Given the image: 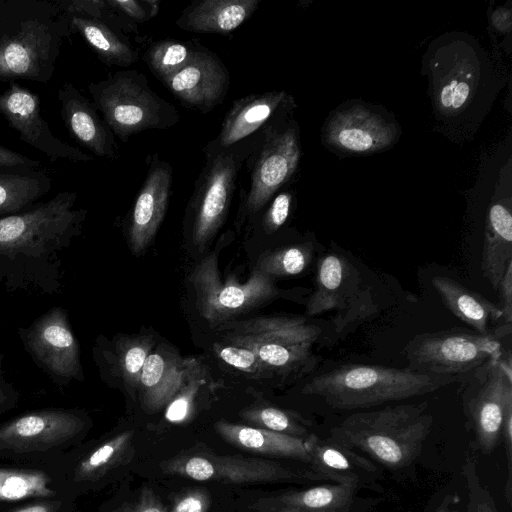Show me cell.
<instances>
[{
  "label": "cell",
  "instance_id": "34",
  "mask_svg": "<svg viewBox=\"0 0 512 512\" xmlns=\"http://www.w3.org/2000/svg\"><path fill=\"white\" fill-rule=\"evenodd\" d=\"M199 46L194 41L161 39L149 45L143 59L151 73L162 82L183 68L193 58Z\"/></svg>",
  "mask_w": 512,
  "mask_h": 512
},
{
  "label": "cell",
  "instance_id": "16",
  "mask_svg": "<svg viewBox=\"0 0 512 512\" xmlns=\"http://www.w3.org/2000/svg\"><path fill=\"white\" fill-rule=\"evenodd\" d=\"M294 108V98L284 90H270L240 97L232 102L219 133L204 149L228 148L271 125L292 118Z\"/></svg>",
  "mask_w": 512,
  "mask_h": 512
},
{
  "label": "cell",
  "instance_id": "40",
  "mask_svg": "<svg viewBox=\"0 0 512 512\" xmlns=\"http://www.w3.org/2000/svg\"><path fill=\"white\" fill-rule=\"evenodd\" d=\"M284 188L279 190L264 208L261 228L266 235H271L278 231L290 215L294 195L292 191Z\"/></svg>",
  "mask_w": 512,
  "mask_h": 512
},
{
  "label": "cell",
  "instance_id": "9",
  "mask_svg": "<svg viewBox=\"0 0 512 512\" xmlns=\"http://www.w3.org/2000/svg\"><path fill=\"white\" fill-rule=\"evenodd\" d=\"M511 333V324L482 334L451 328L414 336L403 353L409 368L424 373L457 377L502 356L500 339Z\"/></svg>",
  "mask_w": 512,
  "mask_h": 512
},
{
  "label": "cell",
  "instance_id": "14",
  "mask_svg": "<svg viewBox=\"0 0 512 512\" xmlns=\"http://www.w3.org/2000/svg\"><path fill=\"white\" fill-rule=\"evenodd\" d=\"M21 335L26 349L55 380L63 384L82 378L79 345L62 308L51 309Z\"/></svg>",
  "mask_w": 512,
  "mask_h": 512
},
{
  "label": "cell",
  "instance_id": "38",
  "mask_svg": "<svg viewBox=\"0 0 512 512\" xmlns=\"http://www.w3.org/2000/svg\"><path fill=\"white\" fill-rule=\"evenodd\" d=\"M204 382V372L197 363L183 385L167 404L165 419L171 423H184L191 417L195 400Z\"/></svg>",
  "mask_w": 512,
  "mask_h": 512
},
{
  "label": "cell",
  "instance_id": "42",
  "mask_svg": "<svg viewBox=\"0 0 512 512\" xmlns=\"http://www.w3.org/2000/svg\"><path fill=\"white\" fill-rule=\"evenodd\" d=\"M76 499H44L24 503L0 512H76Z\"/></svg>",
  "mask_w": 512,
  "mask_h": 512
},
{
  "label": "cell",
  "instance_id": "49",
  "mask_svg": "<svg viewBox=\"0 0 512 512\" xmlns=\"http://www.w3.org/2000/svg\"><path fill=\"white\" fill-rule=\"evenodd\" d=\"M456 501L452 494H447L437 504L434 512H460Z\"/></svg>",
  "mask_w": 512,
  "mask_h": 512
},
{
  "label": "cell",
  "instance_id": "33",
  "mask_svg": "<svg viewBox=\"0 0 512 512\" xmlns=\"http://www.w3.org/2000/svg\"><path fill=\"white\" fill-rule=\"evenodd\" d=\"M49 188L50 180L46 175L0 173V215L16 214Z\"/></svg>",
  "mask_w": 512,
  "mask_h": 512
},
{
  "label": "cell",
  "instance_id": "10",
  "mask_svg": "<svg viewBox=\"0 0 512 512\" xmlns=\"http://www.w3.org/2000/svg\"><path fill=\"white\" fill-rule=\"evenodd\" d=\"M297 122L290 118L267 127L258 145L245 162L249 173L247 189H240L239 217L257 216L274 195L290 182L300 156Z\"/></svg>",
  "mask_w": 512,
  "mask_h": 512
},
{
  "label": "cell",
  "instance_id": "30",
  "mask_svg": "<svg viewBox=\"0 0 512 512\" xmlns=\"http://www.w3.org/2000/svg\"><path fill=\"white\" fill-rule=\"evenodd\" d=\"M214 428L225 441L240 449L272 457L293 459L307 465L310 463L306 438L224 420L217 421Z\"/></svg>",
  "mask_w": 512,
  "mask_h": 512
},
{
  "label": "cell",
  "instance_id": "5",
  "mask_svg": "<svg viewBox=\"0 0 512 512\" xmlns=\"http://www.w3.org/2000/svg\"><path fill=\"white\" fill-rule=\"evenodd\" d=\"M227 343L251 349L269 374L305 373L315 365L312 345L321 328L299 315H265L219 325Z\"/></svg>",
  "mask_w": 512,
  "mask_h": 512
},
{
  "label": "cell",
  "instance_id": "17",
  "mask_svg": "<svg viewBox=\"0 0 512 512\" xmlns=\"http://www.w3.org/2000/svg\"><path fill=\"white\" fill-rule=\"evenodd\" d=\"M0 115L19 133V137L52 160L88 162L93 158L80 149L59 140L41 116L37 94L15 82L0 94Z\"/></svg>",
  "mask_w": 512,
  "mask_h": 512
},
{
  "label": "cell",
  "instance_id": "35",
  "mask_svg": "<svg viewBox=\"0 0 512 512\" xmlns=\"http://www.w3.org/2000/svg\"><path fill=\"white\" fill-rule=\"evenodd\" d=\"M154 340L151 336L125 337L115 347V366L126 386L136 391L143 366L152 352Z\"/></svg>",
  "mask_w": 512,
  "mask_h": 512
},
{
  "label": "cell",
  "instance_id": "23",
  "mask_svg": "<svg viewBox=\"0 0 512 512\" xmlns=\"http://www.w3.org/2000/svg\"><path fill=\"white\" fill-rule=\"evenodd\" d=\"M394 122L382 113L354 104L334 114L324 130L329 146L350 154L373 153L391 146L397 139Z\"/></svg>",
  "mask_w": 512,
  "mask_h": 512
},
{
  "label": "cell",
  "instance_id": "28",
  "mask_svg": "<svg viewBox=\"0 0 512 512\" xmlns=\"http://www.w3.org/2000/svg\"><path fill=\"white\" fill-rule=\"evenodd\" d=\"M262 0H195L179 15L177 28L228 36L252 17Z\"/></svg>",
  "mask_w": 512,
  "mask_h": 512
},
{
  "label": "cell",
  "instance_id": "31",
  "mask_svg": "<svg viewBox=\"0 0 512 512\" xmlns=\"http://www.w3.org/2000/svg\"><path fill=\"white\" fill-rule=\"evenodd\" d=\"M432 286L447 309L474 331L487 334L497 328L502 318L499 305L446 276L434 277Z\"/></svg>",
  "mask_w": 512,
  "mask_h": 512
},
{
  "label": "cell",
  "instance_id": "24",
  "mask_svg": "<svg viewBox=\"0 0 512 512\" xmlns=\"http://www.w3.org/2000/svg\"><path fill=\"white\" fill-rule=\"evenodd\" d=\"M73 498L57 460L0 464V511L27 502Z\"/></svg>",
  "mask_w": 512,
  "mask_h": 512
},
{
  "label": "cell",
  "instance_id": "27",
  "mask_svg": "<svg viewBox=\"0 0 512 512\" xmlns=\"http://www.w3.org/2000/svg\"><path fill=\"white\" fill-rule=\"evenodd\" d=\"M196 364L195 359L181 358L164 348L151 352L143 366L138 386L144 407L154 411L167 405Z\"/></svg>",
  "mask_w": 512,
  "mask_h": 512
},
{
  "label": "cell",
  "instance_id": "41",
  "mask_svg": "<svg viewBox=\"0 0 512 512\" xmlns=\"http://www.w3.org/2000/svg\"><path fill=\"white\" fill-rule=\"evenodd\" d=\"M117 13L125 16L137 26L144 24L159 13L160 0H106Z\"/></svg>",
  "mask_w": 512,
  "mask_h": 512
},
{
  "label": "cell",
  "instance_id": "6",
  "mask_svg": "<svg viewBox=\"0 0 512 512\" xmlns=\"http://www.w3.org/2000/svg\"><path fill=\"white\" fill-rule=\"evenodd\" d=\"M92 103L121 142L145 130L176 126L181 115L176 107L154 92L146 75L138 70H119L88 86Z\"/></svg>",
  "mask_w": 512,
  "mask_h": 512
},
{
  "label": "cell",
  "instance_id": "1",
  "mask_svg": "<svg viewBox=\"0 0 512 512\" xmlns=\"http://www.w3.org/2000/svg\"><path fill=\"white\" fill-rule=\"evenodd\" d=\"M433 109L448 128H472L488 112L498 87L487 55L470 36L449 33L425 54Z\"/></svg>",
  "mask_w": 512,
  "mask_h": 512
},
{
  "label": "cell",
  "instance_id": "7",
  "mask_svg": "<svg viewBox=\"0 0 512 512\" xmlns=\"http://www.w3.org/2000/svg\"><path fill=\"white\" fill-rule=\"evenodd\" d=\"M263 131L222 150L203 149L204 163L187 206L194 246H206L223 225L240 172L261 140Z\"/></svg>",
  "mask_w": 512,
  "mask_h": 512
},
{
  "label": "cell",
  "instance_id": "13",
  "mask_svg": "<svg viewBox=\"0 0 512 512\" xmlns=\"http://www.w3.org/2000/svg\"><path fill=\"white\" fill-rule=\"evenodd\" d=\"M161 468L163 473L184 476L196 481L233 484L325 482L310 468L295 469L271 460L213 453L178 456L163 462Z\"/></svg>",
  "mask_w": 512,
  "mask_h": 512
},
{
  "label": "cell",
  "instance_id": "44",
  "mask_svg": "<svg viewBox=\"0 0 512 512\" xmlns=\"http://www.w3.org/2000/svg\"><path fill=\"white\" fill-rule=\"evenodd\" d=\"M103 512H166V508L152 490L144 489L136 500Z\"/></svg>",
  "mask_w": 512,
  "mask_h": 512
},
{
  "label": "cell",
  "instance_id": "29",
  "mask_svg": "<svg viewBox=\"0 0 512 512\" xmlns=\"http://www.w3.org/2000/svg\"><path fill=\"white\" fill-rule=\"evenodd\" d=\"M512 262L511 200L494 201L488 210L481 256V271L495 293Z\"/></svg>",
  "mask_w": 512,
  "mask_h": 512
},
{
  "label": "cell",
  "instance_id": "43",
  "mask_svg": "<svg viewBox=\"0 0 512 512\" xmlns=\"http://www.w3.org/2000/svg\"><path fill=\"white\" fill-rule=\"evenodd\" d=\"M501 442L507 466V477L504 486V495L508 505L512 503V406L508 407L504 415L501 428Z\"/></svg>",
  "mask_w": 512,
  "mask_h": 512
},
{
  "label": "cell",
  "instance_id": "46",
  "mask_svg": "<svg viewBox=\"0 0 512 512\" xmlns=\"http://www.w3.org/2000/svg\"><path fill=\"white\" fill-rule=\"evenodd\" d=\"M501 300L500 308L502 310V318L507 324L512 323V262L502 277L499 285L498 293Z\"/></svg>",
  "mask_w": 512,
  "mask_h": 512
},
{
  "label": "cell",
  "instance_id": "15",
  "mask_svg": "<svg viewBox=\"0 0 512 512\" xmlns=\"http://www.w3.org/2000/svg\"><path fill=\"white\" fill-rule=\"evenodd\" d=\"M53 32L48 23L29 20L0 38V80L47 81L56 56Z\"/></svg>",
  "mask_w": 512,
  "mask_h": 512
},
{
  "label": "cell",
  "instance_id": "11",
  "mask_svg": "<svg viewBox=\"0 0 512 512\" xmlns=\"http://www.w3.org/2000/svg\"><path fill=\"white\" fill-rule=\"evenodd\" d=\"M464 415L483 454H491L501 442V428L512 406L511 356L490 360L461 378Z\"/></svg>",
  "mask_w": 512,
  "mask_h": 512
},
{
  "label": "cell",
  "instance_id": "26",
  "mask_svg": "<svg viewBox=\"0 0 512 512\" xmlns=\"http://www.w3.org/2000/svg\"><path fill=\"white\" fill-rule=\"evenodd\" d=\"M58 99L70 136L96 156L116 160L119 156L116 137L94 104L70 82L59 89Z\"/></svg>",
  "mask_w": 512,
  "mask_h": 512
},
{
  "label": "cell",
  "instance_id": "2",
  "mask_svg": "<svg viewBox=\"0 0 512 512\" xmlns=\"http://www.w3.org/2000/svg\"><path fill=\"white\" fill-rule=\"evenodd\" d=\"M432 425L427 402L400 404L350 414L330 429L328 437L403 481L414 478Z\"/></svg>",
  "mask_w": 512,
  "mask_h": 512
},
{
  "label": "cell",
  "instance_id": "12",
  "mask_svg": "<svg viewBox=\"0 0 512 512\" xmlns=\"http://www.w3.org/2000/svg\"><path fill=\"white\" fill-rule=\"evenodd\" d=\"M190 282L198 310L211 325L224 324L279 294L272 278L255 268L245 282L232 277L223 281L214 254L206 256L193 268Z\"/></svg>",
  "mask_w": 512,
  "mask_h": 512
},
{
  "label": "cell",
  "instance_id": "39",
  "mask_svg": "<svg viewBox=\"0 0 512 512\" xmlns=\"http://www.w3.org/2000/svg\"><path fill=\"white\" fill-rule=\"evenodd\" d=\"M213 351L227 365L239 371L258 377L269 374L260 358L249 348L217 342L213 345Z\"/></svg>",
  "mask_w": 512,
  "mask_h": 512
},
{
  "label": "cell",
  "instance_id": "45",
  "mask_svg": "<svg viewBox=\"0 0 512 512\" xmlns=\"http://www.w3.org/2000/svg\"><path fill=\"white\" fill-rule=\"evenodd\" d=\"M209 496L202 489L189 490L179 496L170 512H207Z\"/></svg>",
  "mask_w": 512,
  "mask_h": 512
},
{
  "label": "cell",
  "instance_id": "25",
  "mask_svg": "<svg viewBox=\"0 0 512 512\" xmlns=\"http://www.w3.org/2000/svg\"><path fill=\"white\" fill-rule=\"evenodd\" d=\"M358 269L340 253H325L317 261L315 289L306 305V316L338 311L346 320L361 296Z\"/></svg>",
  "mask_w": 512,
  "mask_h": 512
},
{
  "label": "cell",
  "instance_id": "37",
  "mask_svg": "<svg viewBox=\"0 0 512 512\" xmlns=\"http://www.w3.org/2000/svg\"><path fill=\"white\" fill-rule=\"evenodd\" d=\"M240 416L253 427L283 433L299 438H307L312 432L306 422L297 414L272 407L259 406L244 409Z\"/></svg>",
  "mask_w": 512,
  "mask_h": 512
},
{
  "label": "cell",
  "instance_id": "4",
  "mask_svg": "<svg viewBox=\"0 0 512 512\" xmlns=\"http://www.w3.org/2000/svg\"><path fill=\"white\" fill-rule=\"evenodd\" d=\"M77 194L60 192L23 213L0 218V264L47 261L80 233L87 210L74 209Z\"/></svg>",
  "mask_w": 512,
  "mask_h": 512
},
{
  "label": "cell",
  "instance_id": "19",
  "mask_svg": "<svg viewBox=\"0 0 512 512\" xmlns=\"http://www.w3.org/2000/svg\"><path fill=\"white\" fill-rule=\"evenodd\" d=\"M162 83L184 107L209 113L224 101L230 73L216 53L200 45L193 58Z\"/></svg>",
  "mask_w": 512,
  "mask_h": 512
},
{
  "label": "cell",
  "instance_id": "32",
  "mask_svg": "<svg viewBox=\"0 0 512 512\" xmlns=\"http://www.w3.org/2000/svg\"><path fill=\"white\" fill-rule=\"evenodd\" d=\"M71 24L105 65L129 67L139 60V51L129 36L108 23L88 16L71 14Z\"/></svg>",
  "mask_w": 512,
  "mask_h": 512
},
{
  "label": "cell",
  "instance_id": "18",
  "mask_svg": "<svg viewBox=\"0 0 512 512\" xmlns=\"http://www.w3.org/2000/svg\"><path fill=\"white\" fill-rule=\"evenodd\" d=\"M147 173L131 207L127 236L131 251L139 255L152 242L164 220L172 194L173 168L158 153L146 157Z\"/></svg>",
  "mask_w": 512,
  "mask_h": 512
},
{
  "label": "cell",
  "instance_id": "21",
  "mask_svg": "<svg viewBox=\"0 0 512 512\" xmlns=\"http://www.w3.org/2000/svg\"><path fill=\"white\" fill-rule=\"evenodd\" d=\"M133 436L134 431H124L95 444H80L57 459L75 499L101 486L124 462Z\"/></svg>",
  "mask_w": 512,
  "mask_h": 512
},
{
  "label": "cell",
  "instance_id": "36",
  "mask_svg": "<svg viewBox=\"0 0 512 512\" xmlns=\"http://www.w3.org/2000/svg\"><path fill=\"white\" fill-rule=\"evenodd\" d=\"M312 243L283 247L262 254L255 269L269 277H287L301 274L311 263Z\"/></svg>",
  "mask_w": 512,
  "mask_h": 512
},
{
  "label": "cell",
  "instance_id": "22",
  "mask_svg": "<svg viewBox=\"0 0 512 512\" xmlns=\"http://www.w3.org/2000/svg\"><path fill=\"white\" fill-rule=\"evenodd\" d=\"M382 497L364 496L349 486L324 483L291 489L257 499L256 512H373Z\"/></svg>",
  "mask_w": 512,
  "mask_h": 512
},
{
  "label": "cell",
  "instance_id": "8",
  "mask_svg": "<svg viewBox=\"0 0 512 512\" xmlns=\"http://www.w3.org/2000/svg\"><path fill=\"white\" fill-rule=\"evenodd\" d=\"M88 416L76 409H43L21 414L0 424V459L45 463L80 445L87 434Z\"/></svg>",
  "mask_w": 512,
  "mask_h": 512
},
{
  "label": "cell",
  "instance_id": "20",
  "mask_svg": "<svg viewBox=\"0 0 512 512\" xmlns=\"http://www.w3.org/2000/svg\"><path fill=\"white\" fill-rule=\"evenodd\" d=\"M306 440L309 468L325 482L384 493L385 471L373 460L329 437L322 439L312 433Z\"/></svg>",
  "mask_w": 512,
  "mask_h": 512
},
{
  "label": "cell",
  "instance_id": "47",
  "mask_svg": "<svg viewBox=\"0 0 512 512\" xmlns=\"http://www.w3.org/2000/svg\"><path fill=\"white\" fill-rule=\"evenodd\" d=\"M40 163L0 145V167L34 168Z\"/></svg>",
  "mask_w": 512,
  "mask_h": 512
},
{
  "label": "cell",
  "instance_id": "3",
  "mask_svg": "<svg viewBox=\"0 0 512 512\" xmlns=\"http://www.w3.org/2000/svg\"><path fill=\"white\" fill-rule=\"evenodd\" d=\"M458 380L409 367L347 364L314 376L301 392L320 397L335 409L356 410L432 393Z\"/></svg>",
  "mask_w": 512,
  "mask_h": 512
},
{
  "label": "cell",
  "instance_id": "48",
  "mask_svg": "<svg viewBox=\"0 0 512 512\" xmlns=\"http://www.w3.org/2000/svg\"><path fill=\"white\" fill-rule=\"evenodd\" d=\"M18 402V393L15 388L9 384L2 372L0 358V415L13 409Z\"/></svg>",
  "mask_w": 512,
  "mask_h": 512
}]
</instances>
